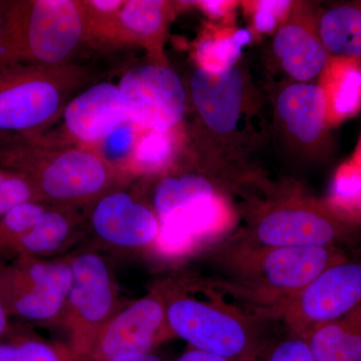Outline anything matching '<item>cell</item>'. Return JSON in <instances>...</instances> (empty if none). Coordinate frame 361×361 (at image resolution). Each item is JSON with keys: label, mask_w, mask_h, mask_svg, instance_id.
I'll use <instances>...</instances> for the list:
<instances>
[{"label": "cell", "mask_w": 361, "mask_h": 361, "mask_svg": "<svg viewBox=\"0 0 361 361\" xmlns=\"http://www.w3.org/2000/svg\"><path fill=\"white\" fill-rule=\"evenodd\" d=\"M198 4L205 13L213 18L224 16L234 4L231 1H200Z\"/></svg>", "instance_id": "32"}, {"label": "cell", "mask_w": 361, "mask_h": 361, "mask_svg": "<svg viewBox=\"0 0 361 361\" xmlns=\"http://www.w3.org/2000/svg\"><path fill=\"white\" fill-rule=\"evenodd\" d=\"M355 225L326 202L285 197L254 214L239 237V247H341L355 238Z\"/></svg>", "instance_id": "7"}, {"label": "cell", "mask_w": 361, "mask_h": 361, "mask_svg": "<svg viewBox=\"0 0 361 361\" xmlns=\"http://www.w3.org/2000/svg\"><path fill=\"white\" fill-rule=\"evenodd\" d=\"M272 51L280 68L293 82H310L322 77L329 65V52L319 37L317 20L293 11L277 30Z\"/></svg>", "instance_id": "17"}, {"label": "cell", "mask_w": 361, "mask_h": 361, "mask_svg": "<svg viewBox=\"0 0 361 361\" xmlns=\"http://www.w3.org/2000/svg\"><path fill=\"white\" fill-rule=\"evenodd\" d=\"M192 145L199 169L224 184L243 177L246 161L266 139L260 97L246 68L222 73L195 68L189 80Z\"/></svg>", "instance_id": "1"}, {"label": "cell", "mask_w": 361, "mask_h": 361, "mask_svg": "<svg viewBox=\"0 0 361 361\" xmlns=\"http://www.w3.org/2000/svg\"><path fill=\"white\" fill-rule=\"evenodd\" d=\"M273 133L294 158L322 155L329 127V101L320 85L290 82L273 99Z\"/></svg>", "instance_id": "12"}, {"label": "cell", "mask_w": 361, "mask_h": 361, "mask_svg": "<svg viewBox=\"0 0 361 361\" xmlns=\"http://www.w3.org/2000/svg\"><path fill=\"white\" fill-rule=\"evenodd\" d=\"M80 224L77 209L49 207L14 247L11 260L20 257L47 259L70 246Z\"/></svg>", "instance_id": "19"}, {"label": "cell", "mask_w": 361, "mask_h": 361, "mask_svg": "<svg viewBox=\"0 0 361 361\" xmlns=\"http://www.w3.org/2000/svg\"><path fill=\"white\" fill-rule=\"evenodd\" d=\"M260 361H313V357L306 339L289 334L273 342Z\"/></svg>", "instance_id": "29"}, {"label": "cell", "mask_w": 361, "mask_h": 361, "mask_svg": "<svg viewBox=\"0 0 361 361\" xmlns=\"http://www.w3.org/2000/svg\"><path fill=\"white\" fill-rule=\"evenodd\" d=\"M106 361H163L158 355L151 353H137V355H129L118 356Z\"/></svg>", "instance_id": "34"}, {"label": "cell", "mask_w": 361, "mask_h": 361, "mask_svg": "<svg viewBox=\"0 0 361 361\" xmlns=\"http://www.w3.org/2000/svg\"><path fill=\"white\" fill-rule=\"evenodd\" d=\"M169 13L167 1L128 0L111 30L120 39L153 49L165 35Z\"/></svg>", "instance_id": "21"}, {"label": "cell", "mask_w": 361, "mask_h": 361, "mask_svg": "<svg viewBox=\"0 0 361 361\" xmlns=\"http://www.w3.org/2000/svg\"><path fill=\"white\" fill-rule=\"evenodd\" d=\"M361 305V258L346 259L323 271L311 283L273 306L289 334L306 338L313 330L344 317Z\"/></svg>", "instance_id": "10"}, {"label": "cell", "mask_w": 361, "mask_h": 361, "mask_svg": "<svg viewBox=\"0 0 361 361\" xmlns=\"http://www.w3.org/2000/svg\"><path fill=\"white\" fill-rule=\"evenodd\" d=\"M348 259L341 247L236 246L223 260L224 284L230 291L268 311L295 295L316 277Z\"/></svg>", "instance_id": "5"}, {"label": "cell", "mask_w": 361, "mask_h": 361, "mask_svg": "<svg viewBox=\"0 0 361 361\" xmlns=\"http://www.w3.org/2000/svg\"><path fill=\"white\" fill-rule=\"evenodd\" d=\"M353 164L361 171V140L353 157Z\"/></svg>", "instance_id": "36"}, {"label": "cell", "mask_w": 361, "mask_h": 361, "mask_svg": "<svg viewBox=\"0 0 361 361\" xmlns=\"http://www.w3.org/2000/svg\"><path fill=\"white\" fill-rule=\"evenodd\" d=\"M313 361H361V305L306 336Z\"/></svg>", "instance_id": "20"}, {"label": "cell", "mask_w": 361, "mask_h": 361, "mask_svg": "<svg viewBox=\"0 0 361 361\" xmlns=\"http://www.w3.org/2000/svg\"><path fill=\"white\" fill-rule=\"evenodd\" d=\"M198 295L190 279H170L157 286L175 337L193 348L231 361H260L268 342L253 319L221 301L200 285Z\"/></svg>", "instance_id": "3"}, {"label": "cell", "mask_w": 361, "mask_h": 361, "mask_svg": "<svg viewBox=\"0 0 361 361\" xmlns=\"http://www.w3.org/2000/svg\"><path fill=\"white\" fill-rule=\"evenodd\" d=\"M68 344L9 330L0 339V361H78Z\"/></svg>", "instance_id": "24"}, {"label": "cell", "mask_w": 361, "mask_h": 361, "mask_svg": "<svg viewBox=\"0 0 361 361\" xmlns=\"http://www.w3.org/2000/svg\"><path fill=\"white\" fill-rule=\"evenodd\" d=\"M92 78L87 68L71 63L0 68V137L42 134Z\"/></svg>", "instance_id": "6"}, {"label": "cell", "mask_w": 361, "mask_h": 361, "mask_svg": "<svg viewBox=\"0 0 361 361\" xmlns=\"http://www.w3.org/2000/svg\"><path fill=\"white\" fill-rule=\"evenodd\" d=\"M71 285L61 322L70 348L78 360H87L104 325L118 312V288L106 260L97 252L80 251L68 257Z\"/></svg>", "instance_id": "9"}, {"label": "cell", "mask_w": 361, "mask_h": 361, "mask_svg": "<svg viewBox=\"0 0 361 361\" xmlns=\"http://www.w3.org/2000/svg\"><path fill=\"white\" fill-rule=\"evenodd\" d=\"M231 219L225 197L196 202L161 221L153 247L167 257L184 255L202 241L219 234Z\"/></svg>", "instance_id": "16"}, {"label": "cell", "mask_w": 361, "mask_h": 361, "mask_svg": "<svg viewBox=\"0 0 361 361\" xmlns=\"http://www.w3.org/2000/svg\"><path fill=\"white\" fill-rule=\"evenodd\" d=\"M290 1L254 2L253 25L258 32H268L276 27L278 21L289 11Z\"/></svg>", "instance_id": "30"}, {"label": "cell", "mask_w": 361, "mask_h": 361, "mask_svg": "<svg viewBox=\"0 0 361 361\" xmlns=\"http://www.w3.org/2000/svg\"><path fill=\"white\" fill-rule=\"evenodd\" d=\"M225 186L224 183L200 169L173 173L158 180L149 206L161 222L171 214L196 202L223 196Z\"/></svg>", "instance_id": "18"}, {"label": "cell", "mask_w": 361, "mask_h": 361, "mask_svg": "<svg viewBox=\"0 0 361 361\" xmlns=\"http://www.w3.org/2000/svg\"><path fill=\"white\" fill-rule=\"evenodd\" d=\"M176 361H231L227 358L221 357V356L212 355V353H206L192 348L183 353Z\"/></svg>", "instance_id": "31"}, {"label": "cell", "mask_w": 361, "mask_h": 361, "mask_svg": "<svg viewBox=\"0 0 361 361\" xmlns=\"http://www.w3.org/2000/svg\"><path fill=\"white\" fill-rule=\"evenodd\" d=\"M357 61L331 56L323 71L320 85L326 92L331 125L360 109L361 66Z\"/></svg>", "instance_id": "23"}, {"label": "cell", "mask_w": 361, "mask_h": 361, "mask_svg": "<svg viewBox=\"0 0 361 361\" xmlns=\"http://www.w3.org/2000/svg\"><path fill=\"white\" fill-rule=\"evenodd\" d=\"M9 317L6 308L2 305L1 301H0V339L2 337L6 336L8 334L11 327H9Z\"/></svg>", "instance_id": "35"}, {"label": "cell", "mask_w": 361, "mask_h": 361, "mask_svg": "<svg viewBox=\"0 0 361 361\" xmlns=\"http://www.w3.org/2000/svg\"><path fill=\"white\" fill-rule=\"evenodd\" d=\"M174 337L163 297L155 287L109 320L94 339L87 360L106 361L118 356L151 353Z\"/></svg>", "instance_id": "13"}, {"label": "cell", "mask_w": 361, "mask_h": 361, "mask_svg": "<svg viewBox=\"0 0 361 361\" xmlns=\"http://www.w3.org/2000/svg\"><path fill=\"white\" fill-rule=\"evenodd\" d=\"M6 169L0 168V187H1L2 183H4V179H6Z\"/></svg>", "instance_id": "38"}, {"label": "cell", "mask_w": 361, "mask_h": 361, "mask_svg": "<svg viewBox=\"0 0 361 361\" xmlns=\"http://www.w3.org/2000/svg\"><path fill=\"white\" fill-rule=\"evenodd\" d=\"M320 39L334 58L361 59V2L330 6L317 18Z\"/></svg>", "instance_id": "22"}, {"label": "cell", "mask_w": 361, "mask_h": 361, "mask_svg": "<svg viewBox=\"0 0 361 361\" xmlns=\"http://www.w3.org/2000/svg\"><path fill=\"white\" fill-rule=\"evenodd\" d=\"M78 361H89V360H78Z\"/></svg>", "instance_id": "39"}, {"label": "cell", "mask_w": 361, "mask_h": 361, "mask_svg": "<svg viewBox=\"0 0 361 361\" xmlns=\"http://www.w3.org/2000/svg\"><path fill=\"white\" fill-rule=\"evenodd\" d=\"M30 202H39L32 183L25 176L7 170L6 179L0 187V218L16 207Z\"/></svg>", "instance_id": "28"}, {"label": "cell", "mask_w": 361, "mask_h": 361, "mask_svg": "<svg viewBox=\"0 0 361 361\" xmlns=\"http://www.w3.org/2000/svg\"><path fill=\"white\" fill-rule=\"evenodd\" d=\"M40 202L23 204L0 218V259H11L14 247L49 208Z\"/></svg>", "instance_id": "27"}, {"label": "cell", "mask_w": 361, "mask_h": 361, "mask_svg": "<svg viewBox=\"0 0 361 361\" xmlns=\"http://www.w3.org/2000/svg\"><path fill=\"white\" fill-rule=\"evenodd\" d=\"M90 224L101 243L123 250L153 247L160 231V221L151 206L120 189L92 204Z\"/></svg>", "instance_id": "14"}, {"label": "cell", "mask_w": 361, "mask_h": 361, "mask_svg": "<svg viewBox=\"0 0 361 361\" xmlns=\"http://www.w3.org/2000/svg\"><path fill=\"white\" fill-rule=\"evenodd\" d=\"M353 225L361 224V196L350 206L339 212Z\"/></svg>", "instance_id": "33"}, {"label": "cell", "mask_w": 361, "mask_h": 361, "mask_svg": "<svg viewBox=\"0 0 361 361\" xmlns=\"http://www.w3.org/2000/svg\"><path fill=\"white\" fill-rule=\"evenodd\" d=\"M4 1H0V42H1L2 32H4Z\"/></svg>", "instance_id": "37"}, {"label": "cell", "mask_w": 361, "mask_h": 361, "mask_svg": "<svg viewBox=\"0 0 361 361\" xmlns=\"http://www.w3.org/2000/svg\"><path fill=\"white\" fill-rule=\"evenodd\" d=\"M0 168L25 176L40 203L78 209L114 191L122 178L101 154L85 147H54L42 134L4 137Z\"/></svg>", "instance_id": "2"}, {"label": "cell", "mask_w": 361, "mask_h": 361, "mask_svg": "<svg viewBox=\"0 0 361 361\" xmlns=\"http://www.w3.org/2000/svg\"><path fill=\"white\" fill-rule=\"evenodd\" d=\"M90 33L84 1H4L0 68L71 63V59Z\"/></svg>", "instance_id": "4"}, {"label": "cell", "mask_w": 361, "mask_h": 361, "mask_svg": "<svg viewBox=\"0 0 361 361\" xmlns=\"http://www.w3.org/2000/svg\"><path fill=\"white\" fill-rule=\"evenodd\" d=\"M175 149L172 132H146L135 142L130 154V168L135 173L158 172L169 165Z\"/></svg>", "instance_id": "26"}, {"label": "cell", "mask_w": 361, "mask_h": 361, "mask_svg": "<svg viewBox=\"0 0 361 361\" xmlns=\"http://www.w3.org/2000/svg\"><path fill=\"white\" fill-rule=\"evenodd\" d=\"M251 40V33L247 30H225L202 40L197 49L198 68L222 73L237 63L242 49Z\"/></svg>", "instance_id": "25"}, {"label": "cell", "mask_w": 361, "mask_h": 361, "mask_svg": "<svg viewBox=\"0 0 361 361\" xmlns=\"http://www.w3.org/2000/svg\"><path fill=\"white\" fill-rule=\"evenodd\" d=\"M63 116L71 137L87 146L104 144L130 123L118 85L109 82L78 92L66 104Z\"/></svg>", "instance_id": "15"}, {"label": "cell", "mask_w": 361, "mask_h": 361, "mask_svg": "<svg viewBox=\"0 0 361 361\" xmlns=\"http://www.w3.org/2000/svg\"><path fill=\"white\" fill-rule=\"evenodd\" d=\"M71 279L68 258L1 262L0 301L9 316L39 324L61 322Z\"/></svg>", "instance_id": "8"}, {"label": "cell", "mask_w": 361, "mask_h": 361, "mask_svg": "<svg viewBox=\"0 0 361 361\" xmlns=\"http://www.w3.org/2000/svg\"><path fill=\"white\" fill-rule=\"evenodd\" d=\"M118 85L130 123L145 132H173L186 116L187 90L167 66H135Z\"/></svg>", "instance_id": "11"}]
</instances>
